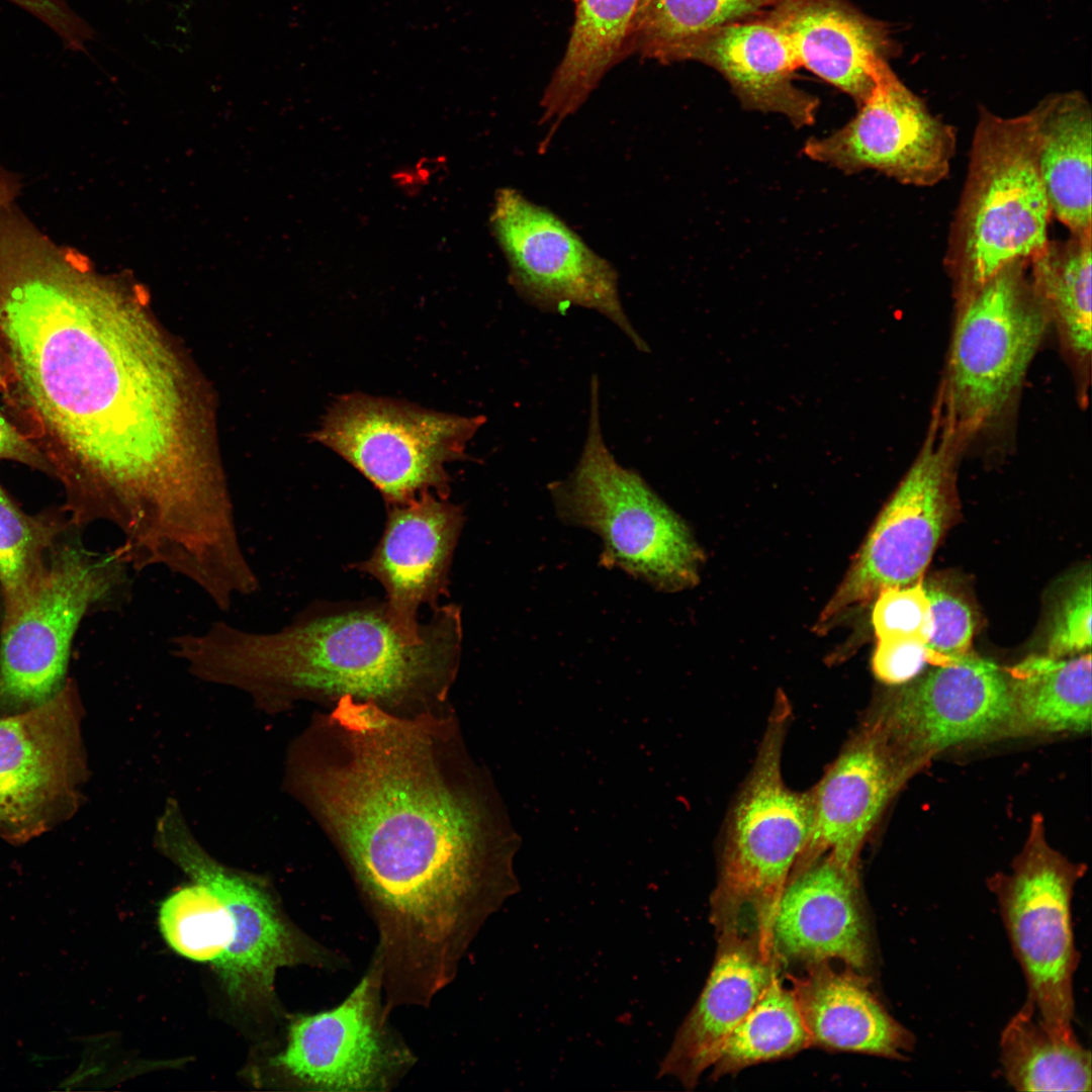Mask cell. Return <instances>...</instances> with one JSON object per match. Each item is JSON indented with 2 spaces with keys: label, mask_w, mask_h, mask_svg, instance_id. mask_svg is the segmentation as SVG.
<instances>
[{
  "label": "cell",
  "mask_w": 1092,
  "mask_h": 1092,
  "mask_svg": "<svg viewBox=\"0 0 1092 1092\" xmlns=\"http://www.w3.org/2000/svg\"><path fill=\"white\" fill-rule=\"evenodd\" d=\"M929 600L932 629L926 643L928 663H951L971 652L977 615L959 592L937 581L923 580Z\"/></svg>",
  "instance_id": "e575fe53"
},
{
  "label": "cell",
  "mask_w": 1092,
  "mask_h": 1092,
  "mask_svg": "<svg viewBox=\"0 0 1092 1092\" xmlns=\"http://www.w3.org/2000/svg\"><path fill=\"white\" fill-rule=\"evenodd\" d=\"M64 523L23 513L0 486V590L3 612L27 592L44 567Z\"/></svg>",
  "instance_id": "d6a6232c"
},
{
  "label": "cell",
  "mask_w": 1092,
  "mask_h": 1092,
  "mask_svg": "<svg viewBox=\"0 0 1092 1092\" xmlns=\"http://www.w3.org/2000/svg\"><path fill=\"white\" fill-rule=\"evenodd\" d=\"M73 681L47 704L0 717V837L23 843L72 817L88 779Z\"/></svg>",
  "instance_id": "9a60e30c"
},
{
  "label": "cell",
  "mask_w": 1092,
  "mask_h": 1092,
  "mask_svg": "<svg viewBox=\"0 0 1092 1092\" xmlns=\"http://www.w3.org/2000/svg\"><path fill=\"white\" fill-rule=\"evenodd\" d=\"M962 447L935 408L914 462L885 505L818 621L833 626L889 587L921 579L959 511L957 464Z\"/></svg>",
  "instance_id": "30bf717a"
},
{
  "label": "cell",
  "mask_w": 1092,
  "mask_h": 1092,
  "mask_svg": "<svg viewBox=\"0 0 1092 1092\" xmlns=\"http://www.w3.org/2000/svg\"><path fill=\"white\" fill-rule=\"evenodd\" d=\"M1051 218L1031 111L1003 117L980 107L944 257L956 297L1011 261H1029L1049 242Z\"/></svg>",
  "instance_id": "277c9868"
},
{
  "label": "cell",
  "mask_w": 1092,
  "mask_h": 1092,
  "mask_svg": "<svg viewBox=\"0 0 1092 1092\" xmlns=\"http://www.w3.org/2000/svg\"><path fill=\"white\" fill-rule=\"evenodd\" d=\"M589 391L587 431L578 461L565 479L548 486L558 516L600 536L604 566L618 567L659 590L695 585L701 550L684 521L607 446L596 374Z\"/></svg>",
  "instance_id": "5b68a950"
},
{
  "label": "cell",
  "mask_w": 1092,
  "mask_h": 1092,
  "mask_svg": "<svg viewBox=\"0 0 1092 1092\" xmlns=\"http://www.w3.org/2000/svg\"><path fill=\"white\" fill-rule=\"evenodd\" d=\"M1081 868L1048 846L1037 829L1012 873L992 881L1003 923L1039 1020L1066 1037L1073 1030L1075 947L1071 901Z\"/></svg>",
  "instance_id": "7c38bea8"
},
{
  "label": "cell",
  "mask_w": 1092,
  "mask_h": 1092,
  "mask_svg": "<svg viewBox=\"0 0 1092 1092\" xmlns=\"http://www.w3.org/2000/svg\"><path fill=\"white\" fill-rule=\"evenodd\" d=\"M681 61L720 72L747 109L781 113L796 127L815 121L818 99L794 85L797 57L786 35L765 18L712 29L687 49Z\"/></svg>",
  "instance_id": "603a6c76"
},
{
  "label": "cell",
  "mask_w": 1092,
  "mask_h": 1092,
  "mask_svg": "<svg viewBox=\"0 0 1092 1092\" xmlns=\"http://www.w3.org/2000/svg\"><path fill=\"white\" fill-rule=\"evenodd\" d=\"M811 1046L791 989L776 974L756 1004L731 1031L713 1064L712 1077L791 1057Z\"/></svg>",
  "instance_id": "4dcf8cb0"
},
{
  "label": "cell",
  "mask_w": 1092,
  "mask_h": 1092,
  "mask_svg": "<svg viewBox=\"0 0 1092 1092\" xmlns=\"http://www.w3.org/2000/svg\"><path fill=\"white\" fill-rule=\"evenodd\" d=\"M382 969L374 954L338 1006L294 1017L284 1049L270 1059L280 1079L316 1091H389L416 1057L388 1020Z\"/></svg>",
  "instance_id": "4fadbf2b"
},
{
  "label": "cell",
  "mask_w": 1092,
  "mask_h": 1092,
  "mask_svg": "<svg viewBox=\"0 0 1092 1092\" xmlns=\"http://www.w3.org/2000/svg\"><path fill=\"white\" fill-rule=\"evenodd\" d=\"M639 0H577L568 44L540 106L547 133L543 152L561 123L575 113L606 73L629 55V40Z\"/></svg>",
  "instance_id": "484cf974"
},
{
  "label": "cell",
  "mask_w": 1092,
  "mask_h": 1092,
  "mask_svg": "<svg viewBox=\"0 0 1092 1092\" xmlns=\"http://www.w3.org/2000/svg\"><path fill=\"white\" fill-rule=\"evenodd\" d=\"M284 788L347 860L378 932L385 1004L428 1007L517 891L519 837L453 717L342 697L290 744Z\"/></svg>",
  "instance_id": "6da1fadb"
},
{
  "label": "cell",
  "mask_w": 1092,
  "mask_h": 1092,
  "mask_svg": "<svg viewBox=\"0 0 1092 1092\" xmlns=\"http://www.w3.org/2000/svg\"><path fill=\"white\" fill-rule=\"evenodd\" d=\"M485 423L361 393L341 396L313 434L382 493L387 506L424 491L447 497L446 464L467 458L468 441Z\"/></svg>",
  "instance_id": "8fae6325"
},
{
  "label": "cell",
  "mask_w": 1092,
  "mask_h": 1092,
  "mask_svg": "<svg viewBox=\"0 0 1092 1092\" xmlns=\"http://www.w3.org/2000/svg\"><path fill=\"white\" fill-rule=\"evenodd\" d=\"M927 663L925 643L907 637L879 638L872 662L876 677L888 685L911 681Z\"/></svg>",
  "instance_id": "8d00e7d4"
},
{
  "label": "cell",
  "mask_w": 1092,
  "mask_h": 1092,
  "mask_svg": "<svg viewBox=\"0 0 1092 1092\" xmlns=\"http://www.w3.org/2000/svg\"><path fill=\"white\" fill-rule=\"evenodd\" d=\"M791 708L778 698L754 765L732 808L711 898L716 933L740 930L751 911L761 953L775 961L772 925L794 866L809 840L813 795L785 784L781 758Z\"/></svg>",
  "instance_id": "52a82bcc"
},
{
  "label": "cell",
  "mask_w": 1092,
  "mask_h": 1092,
  "mask_svg": "<svg viewBox=\"0 0 1092 1092\" xmlns=\"http://www.w3.org/2000/svg\"><path fill=\"white\" fill-rule=\"evenodd\" d=\"M1028 263L1011 261L956 297L954 329L936 405L963 449L1010 411L1051 325Z\"/></svg>",
  "instance_id": "ba28073f"
},
{
  "label": "cell",
  "mask_w": 1092,
  "mask_h": 1092,
  "mask_svg": "<svg viewBox=\"0 0 1092 1092\" xmlns=\"http://www.w3.org/2000/svg\"><path fill=\"white\" fill-rule=\"evenodd\" d=\"M131 571L118 547L96 552L75 540L51 550L27 592L2 613L0 717L38 708L64 689L78 626L92 612L130 603Z\"/></svg>",
  "instance_id": "8992f818"
},
{
  "label": "cell",
  "mask_w": 1092,
  "mask_h": 1092,
  "mask_svg": "<svg viewBox=\"0 0 1092 1092\" xmlns=\"http://www.w3.org/2000/svg\"><path fill=\"white\" fill-rule=\"evenodd\" d=\"M155 848L193 882L221 893L236 916L232 946L213 967L230 999L246 1009L276 1011L280 968L335 970L346 962L285 916L269 883L213 857L193 833L178 801L168 800L154 828Z\"/></svg>",
  "instance_id": "9c48e42d"
},
{
  "label": "cell",
  "mask_w": 1092,
  "mask_h": 1092,
  "mask_svg": "<svg viewBox=\"0 0 1092 1092\" xmlns=\"http://www.w3.org/2000/svg\"><path fill=\"white\" fill-rule=\"evenodd\" d=\"M1037 166L1051 215L1071 236L1092 235V111L1078 91L1053 94L1031 110Z\"/></svg>",
  "instance_id": "d4e9b609"
},
{
  "label": "cell",
  "mask_w": 1092,
  "mask_h": 1092,
  "mask_svg": "<svg viewBox=\"0 0 1092 1092\" xmlns=\"http://www.w3.org/2000/svg\"><path fill=\"white\" fill-rule=\"evenodd\" d=\"M801 977L790 975V988L810 1044L830 1051L861 1053L905 1060L914 1035L885 1008L863 973L830 962L806 966Z\"/></svg>",
  "instance_id": "cb8c5ba5"
},
{
  "label": "cell",
  "mask_w": 1092,
  "mask_h": 1092,
  "mask_svg": "<svg viewBox=\"0 0 1092 1092\" xmlns=\"http://www.w3.org/2000/svg\"><path fill=\"white\" fill-rule=\"evenodd\" d=\"M62 259L0 269V345L72 517L114 521L165 499L201 442L188 377L163 336Z\"/></svg>",
  "instance_id": "7a4b0ae2"
},
{
  "label": "cell",
  "mask_w": 1092,
  "mask_h": 1092,
  "mask_svg": "<svg viewBox=\"0 0 1092 1092\" xmlns=\"http://www.w3.org/2000/svg\"><path fill=\"white\" fill-rule=\"evenodd\" d=\"M1012 703L1007 730L1084 732L1091 726V653L1030 655L1006 670Z\"/></svg>",
  "instance_id": "83f0119b"
},
{
  "label": "cell",
  "mask_w": 1092,
  "mask_h": 1092,
  "mask_svg": "<svg viewBox=\"0 0 1092 1092\" xmlns=\"http://www.w3.org/2000/svg\"><path fill=\"white\" fill-rule=\"evenodd\" d=\"M788 38L799 63L849 95H871L878 64L896 51L889 26L847 0H779L766 17Z\"/></svg>",
  "instance_id": "7402d4cb"
},
{
  "label": "cell",
  "mask_w": 1092,
  "mask_h": 1092,
  "mask_svg": "<svg viewBox=\"0 0 1092 1092\" xmlns=\"http://www.w3.org/2000/svg\"><path fill=\"white\" fill-rule=\"evenodd\" d=\"M905 771L872 721L846 744L811 790L812 830L791 875L824 854L857 869L864 840Z\"/></svg>",
  "instance_id": "ffe728a7"
},
{
  "label": "cell",
  "mask_w": 1092,
  "mask_h": 1092,
  "mask_svg": "<svg viewBox=\"0 0 1092 1092\" xmlns=\"http://www.w3.org/2000/svg\"><path fill=\"white\" fill-rule=\"evenodd\" d=\"M424 625L413 642L384 603L309 607L269 633L213 622L172 638L171 653L197 679L237 689L268 714L345 696L401 715L443 713L460 661V609L438 606Z\"/></svg>",
  "instance_id": "3957f363"
},
{
  "label": "cell",
  "mask_w": 1092,
  "mask_h": 1092,
  "mask_svg": "<svg viewBox=\"0 0 1092 1092\" xmlns=\"http://www.w3.org/2000/svg\"><path fill=\"white\" fill-rule=\"evenodd\" d=\"M8 459L29 466L44 468L39 452L0 413V460Z\"/></svg>",
  "instance_id": "f35d334b"
},
{
  "label": "cell",
  "mask_w": 1092,
  "mask_h": 1092,
  "mask_svg": "<svg viewBox=\"0 0 1092 1092\" xmlns=\"http://www.w3.org/2000/svg\"><path fill=\"white\" fill-rule=\"evenodd\" d=\"M1091 573L1081 569L1054 600L1043 634V653L1065 658L1090 652Z\"/></svg>",
  "instance_id": "836d02e7"
},
{
  "label": "cell",
  "mask_w": 1092,
  "mask_h": 1092,
  "mask_svg": "<svg viewBox=\"0 0 1092 1092\" xmlns=\"http://www.w3.org/2000/svg\"><path fill=\"white\" fill-rule=\"evenodd\" d=\"M489 221L508 262L509 281L524 300L548 312L572 306L593 309L637 350L649 351L624 309L616 269L564 220L519 190L502 188Z\"/></svg>",
  "instance_id": "5bb4252c"
},
{
  "label": "cell",
  "mask_w": 1092,
  "mask_h": 1092,
  "mask_svg": "<svg viewBox=\"0 0 1092 1092\" xmlns=\"http://www.w3.org/2000/svg\"><path fill=\"white\" fill-rule=\"evenodd\" d=\"M716 959L695 1006L678 1028L658 1076L675 1078L694 1088L711 1068L731 1033L756 1004L779 963L760 951L755 933L733 930L718 934Z\"/></svg>",
  "instance_id": "44dd1931"
},
{
  "label": "cell",
  "mask_w": 1092,
  "mask_h": 1092,
  "mask_svg": "<svg viewBox=\"0 0 1092 1092\" xmlns=\"http://www.w3.org/2000/svg\"><path fill=\"white\" fill-rule=\"evenodd\" d=\"M1006 671L970 652L899 690L873 722L905 766L948 747L1007 729Z\"/></svg>",
  "instance_id": "e0dca14e"
},
{
  "label": "cell",
  "mask_w": 1092,
  "mask_h": 1092,
  "mask_svg": "<svg viewBox=\"0 0 1092 1092\" xmlns=\"http://www.w3.org/2000/svg\"><path fill=\"white\" fill-rule=\"evenodd\" d=\"M772 949L779 964L837 960L864 973L872 946L857 869L824 854L792 874L777 906Z\"/></svg>",
  "instance_id": "d6986e66"
},
{
  "label": "cell",
  "mask_w": 1092,
  "mask_h": 1092,
  "mask_svg": "<svg viewBox=\"0 0 1092 1092\" xmlns=\"http://www.w3.org/2000/svg\"><path fill=\"white\" fill-rule=\"evenodd\" d=\"M1028 270L1084 398L1092 348V235L1049 240L1029 260Z\"/></svg>",
  "instance_id": "4316f807"
},
{
  "label": "cell",
  "mask_w": 1092,
  "mask_h": 1092,
  "mask_svg": "<svg viewBox=\"0 0 1092 1092\" xmlns=\"http://www.w3.org/2000/svg\"><path fill=\"white\" fill-rule=\"evenodd\" d=\"M1 188H2V187L0 186V202H1L2 194H3V192H2V189H1Z\"/></svg>",
  "instance_id": "60d3db41"
},
{
  "label": "cell",
  "mask_w": 1092,
  "mask_h": 1092,
  "mask_svg": "<svg viewBox=\"0 0 1092 1092\" xmlns=\"http://www.w3.org/2000/svg\"><path fill=\"white\" fill-rule=\"evenodd\" d=\"M875 599L872 623L878 639L907 637L926 645L932 618L923 579L906 586L886 588Z\"/></svg>",
  "instance_id": "d590c367"
},
{
  "label": "cell",
  "mask_w": 1092,
  "mask_h": 1092,
  "mask_svg": "<svg viewBox=\"0 0 1092 1092\" xmlns=\"http://www.w3.org/2000/svg\"><path fill=\"white\" fill-rule=\"evenodd\" d=\"M956 148V129L882 61L855 116L829 135L809 139L803 154L846 174L875 170L901 184L930 187L947 177Z\"/></svg>",
  "instance_id": "2e32d148"
},
{
  "label": "cell",
  "mask_w": 1092,
  "mask_h": 1092,
  "mask_svg": "<svg viewBox=\"0 0 1092 1092\" xmlns=\"http://www.w3.org/2000/svg\"><path fill=\"white\" fill-rule=\"evenodd\" d=\"M48 25L73 51L86 48L93 38L92 27L70 6L68 0H7Z\"/></svg>",
  "instance_id": "74e56055"
},
{
  "label": "cell",
  "mask_w": 1092,
  "mask_h": 1092,
  "mask_svg": "<svg viewBox=\"0 0 1092 1092\" xmlns=\"http://www.w3.org/2000/svg\"><path fill=\"white\" fill-rule=\"evenodd\" d=\"M464 517L460 507L432 491L404 504L388 505L383 535L371 557L358 564L386 592L385 608L395 629L418 642L425 625L417 620L421 605L438 607L448 588V573Z\"/></svg>",
  "instance_id": "ac0fdd59"
},
{
  "label": "cell",
  "mask_w": 1092,
  "mask_h": 1092,
  "mask_svg": "<svg viewBox=\"0 0 1092 1092\" xmlns=\"http://www.w3.org/2000/svg\"><path fill=\"white\" fill-rule=\"evenodd\" d=\"M163 937L179 954L213 967L230 949L236 931L231 905L198 882L172 892L159 911Z\"/></svg>",
  "instance_id": "1f68e13d"
},
{
  "label": "cell",
  "mask_w": 1092,
  "mask_h": 1092,
  "mask_svg": "<svg viewBox=\"0 0 1092 1092\" xmlns=\"http://www.w3.org/2000/svg\"><path fill=\"white\" fill-rule=\"evenodd\" d=\"M10 387L11 372L5 354L0 345V388L4 392H9Z\"/></svg>",
  "instance_id": "ab89813d"
},
{
  "label": "cell",
  "mask_w": 1092,
  "mask_h": 1092,
  "mask_svg": "<svg viewBox=\"0 0 1092 1092\" xmlns=\"http://www.w3.org/2000/svg\"><path fill=\"white\" fill-rule=\"evenodd\" d=\"M779 0H639L629 40L636 53L661 63L681 61L702 35L769 9Z\"/></svg>",
  "instance_id": "f546056e"
},
{
  "label": "cell",
  "mask_w": 1092,
  "mask_h": 1092,
  "mask_svg": "<svg viewBox=\"0 0 1092 1092\" xmlns=\"http://www.w3.org/2000/svg\"><path fill=\"white\" fill-rule=\"evenodd\" d=\"M1001 1062L1017 1091H1091V1054L1076 1036L1048 1028L1028 1001L1005 1025Z\"/></svg>",
  "instance_id": "f1b7e54d"
}]
</instances>
